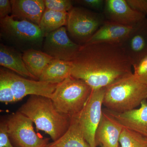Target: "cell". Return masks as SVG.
Returning a JSON list of instances; mask_svg holds the SVG:
<instances>
[{"instance_id":"1","label":"cell","mask_w":147,"mask_h":147,"mask_svg":"<svg viewBox=\"0 0 147 147\" xmlns=\"http://www.w3.org/2000/svg\"><path fill=\"white\" fill-rule=\"evenodd\" d=\"M72 63L71 76L84 81L92 90L106 88L133 73L131 61L118 44L82 45Z\"/></svg>"},{"instance_id":"2","label":"cell","mask_w":147,"mask_h":147,"mask_svg":"<svg viewBox=\"0 0 147 147\" xmlns=\"http://www.w3.org/2000/svg\"><path fill=\"white\" fill-rule=\"evenodd\" d=\"M18 111L32 121L39 130L57 141L65 134L70 126L71 118L59 112L51 98L31 95Z\"/></svg>"},{"instance_id":"3","label":"cell","mask_w":147,"mask_h":147,"mask_svg":"<svg viewBox=\"0 0 147 147\" xmlns=\"http://www.w3.org/2000/svg\"><path fill=\"white\" fill-rule=\"evenodd\" d=\"M147 99V85L133 74L105 88L103 105L108 110L123 113L136 109Z\"/></svg>"},{"instance_id":"4","label":"cell","mask_w":147,"mask_h":147,"mask_svg":"<svg viewBox=\"0 0 147 147\" xmlns=\"http://www.w3.org/2000/svg\"><path fill=\"white\" fill-rule=\"evenodd\" d=\"M1 38L17 50L42 48L45 35L39 26L26 20H16L12 15L0 19Z\"/></svg>"},{"instance_id":"5","label":"cell","mask_w":147,"mask_h":147,"mask_svg":"<svg viewBox=\"0 0 147 147\" xmlns=\"http://www.w3.org/2000/svg\"><path fill=\"white\" fill-rule=\"evenodd\" d=\"M92 90L84 81L70 76L58 84L51 99L59 112L72 118L81 112Z\"/></svg>"},{"instance_id":"6","label":"cell","mask_w":147,"mask_h":147,"mask_svg":"<svg viewBox=\"0 0 147 147\" xmlns=\"http://www.w3.org/2000/svg\"><path fill=\"white\" fill-rule=\"evenodd\" d=\"M106 21L102 13L73 7L69 11L66 29L69 36L78 45L86 44Z\"/></svg>"},{"instance_id":"7","label":"cell","mask_w":147,"mask_h":147,"mask_svg":"<svg viewBox=\"0 0 147 147\" xmlns=\"http://www.w3.org/2000/svg\"><path fill=\"white\" fill-rule=\"evenodd\" d=\"M105 88L92 90L81 112L76 116L79 127L90 147H96L95 134L102 113Z\"/></svg>"},{"instance_id":"8","label":"cell","mask_w":147,"mask_h":147,"mask_svg":"<svg viewBox=\"0 0 147 147\" xmlns=\"http://www.w3.org/2000/svg\"><path fill=\"white\" fill-rule=\"evenodd\" d=\"M6 121L9 138L17 147H47L49 144V139L36 134L32 121L18 111Z\"/></svg>"},{"instance_id":"9","label":"cell","mask_w":147,"mask_h":147,"mask_svg":"<svg viewBox=\"0 0 147 147\" xmlns=\"http://www.w3.org/2000/svg\"><path fill=\"white\" fill-rule=\"evenodd\" d=\"M2 73L10 84L15 102L28 95L40 96L51 98L58 84L30 80L18 74L1 68Z\"/></svg>"},{"instance_id":"10","label":"cell","mask_w":147,"mask_h":147,"mask_svg":"<svg viewBox=\"0 0 147 147\" xmlns=\"http://www.w3.org/2000/svg\"><path fill=\"white\" fill-rule=\"evenodd\" d=\"M81 47L70 38L63 26L45 36L42 48L54 59L72 61Z\"/></svg>"},{"instance_id":"11","label":"cell","mask_w":147,"mask_h":147,"mask_svg":"<svg viewBox=\"0 0 147 147\" xmlns=\"http://www.w3.org/2000/svg\"><path fill=\"white\" fill-rule=\"evenodd\" d=\"M102 13L106 20L129 26H133L146 18L132 9L126 0H105Z\"/></svg>"},{"instance_id":"12","label":"cell","mask_w":147,"mask_h":147,"mask_svg":"<svg viewBox=\"0 0 147 147\" xmlns=\"http://www.w3.org/2000/svg\"><path fill=\"white\" fill-rule=\"evenodd\" d=\"M132 67L147 55V18L134 26L126 40L122 44Z\"/></svg>"},{"instance_id":"13","label":"cell","mask_w":147,"mask_h":147,"mask_svg":"<svg viewBox=\"0 0 147 147\" xmlns=\"http://www.w3.org/2000/svg\"><path fill=\"white\" fill-rule=\"evenodd\" d=\"M103 111L123 127L133 130L147 137V101L141 103L140 107L118 113L105 109Z\"/></svg>"},{"instance_id":"14","label":"cell","mask_w":147,"mask_h":147,"mask_svg":"<svg viewBox=\"0 0 147 147\" xmlns=\"http://www.w3.org/2000/svg\"><path fill=\"white\" fill-rule=\"evenodd\" d=\"M135 26H124L106 20L86 44L108 43L121 45Z\"/></svg>"},{"instance_id":"15","label":"cell","mask_w":147,"mask_h":147,"mask_svg":"<svg viewBox=\"0 0 147 147\" xmlns=\"http://www.w3.org/2000/svg\"><path fill=\"white\" fill-rule=\"evenodd\" d=\"M123 128L102 110L101 120L96 132V146L119 147V141Z\"/></svg>"},{"instance_id":"16","label":"cell","mask_w":147,"mask_h":147,"mask_svg":"<svg viewBox=\"0 0 147 147\" xmlns=\"http://www.w3.org/2000/svg\"><path fill=\"white\" fill-rule=\"evenodd\" d=\"M11 15L38 26L45 9L44 0H11Z\"/></svg>"},{"instance_id":"17","label":"cell","mask_w":147,"mask_h":147,"mask_svg":"<svg viewBox=\"0 0 147 147\" xmlns=\"http://www.w3.org/2000/svg\"><path fill=\"white\" fill-rule=\"evenodd\" d=\"M0 65L19 76L36 80L27 69L20 52L14 47L1 43L0 44Z\"/></svg>"},{"instance_id":"18","label":"cell","mask_w":147,"mask_h":147,"mask_svg":"<svg viewBox=\"0 0 147 147\" xmlns=\"http://www.w3.org/2000/svg\"><path fill=\"white\" fill-rule=\"evenodd\" d=\"M72 61L54 59L42 71L38 81L58 84L71 76Z\"/></svg>"},{"instance_id":"19","label":"cell","mask_w":147,"mask_h":147,"mask_svg":"<svg viewBox=\"0 0 147 147\" xmlns=\"http://www.w3.org/2000/svg\"><path fill=\"white\" fill-rule=\"evenodd\" d=\"M22 56L28 71L37 80L46 66L54 59L43 51L33 49L24 51Z\"/></svg>"},{"instance_id":"20","label":"cell","mask_w":147,"mask_h":147,"mask_svg":"<svg viewBox=\"0 0 147 147\" xmlns=\"http://www.w3.org/2000/svg\"><path fill=\"white\" fill-rule=\"evenodd\" d=\"M47 147H90L84 138L76 117L71 118V123L65 134L57 141L49 143Z\"/></svg>"},{"instance_id":"21","label":"cell","mask_w":147,"mask_h":147,"mask_svg":"<svg viewBox=\"0 0 147 147\" xmlns=\"http://www.w3.org/2000/svg\"><path fill=\"white\" fill-rule=\"evenodd\" d=\"M68 12L55 11L45 8L39 26L44 35L66 25Z\"/></svg>"},{"instance_id":"22","label":"cell","mask_w":147,"mask_h":147,"mask_svg":"<svg viewBox=\"0 0 147 147\" xmlns=\"http://www.w3.org/2000/svg\"><path fill=\"white\" fill-rule=\"evenodd\" d=\"M119 142L121 147H147V137L123 127Z\"/></svg>"},{"instance_id":"23","label":"cell","mask_w":147,"mask_h":147,"mask_svg":"<svg viewBox=\"0 0 147 147\" xmlns=\"http://www.w3.org/2000/svg\"><path fill=\"white\" fill-rule=\"evenodd\" d=\"M0 101L7 104L15 102L13 91L5 76L0 72Z\"/></svg>"},{"instance_id":"24","label":"cell","mask_w":147,"mask_h":147,"mask_svg":"<svg viewBox=\"0 0 147 147\" xmlns=\"http://www.w3.org/2000/svg\"><path fill=\"white\" fill-rule=\"evenodd\" d=\"M45 8L55 11L68 12L72 7L70 0H44Z\"/></svg>"},{"instance_id":"25","label":"cell","mask_w":147,"mask_h":147,"mask_svg":"<svg viewBox=\"0 0 147 147\" xmlns=\"http://www.w3.org/2000/svg\"><path fill=\"white\" fill-rule=\"evenodd\" d=\"M78 4L96 12L102 13L104 9V0H78L74 1Z\"/></svg>"},{"instance_id":"26","label":"cell","mask_w":147,"mask_h":147,"mask_svg":"<svg viewBox=\"0 0 147 147\" xmlns=\"http://www.w3.org/2000/svg\"><path fill=\"white\" fill-rule=\"evenodd\" d=\"M0 147H14L11 142L6 121L0 123Z\"/></svg>"},{"instance_id":"27","label":"cell","mask_w":147,"mask_h":147,"mask_svg":"<svg viewBox=\"0 0 147 147\" xmlns=\"http://www.w3.org/2000/svg\"><path fill=\"white\" fill-rule=\"evenodd\" d=\"M133 74L138 79L142 78L147 74V55L133 66Z\"/></svg>"},{"instance_id":"28","label":"cell","mask_w":147,"mask_h":147,"mask_svg":"<svg viewBox=\"0 0 147 147\" xmlns=\"http://www.w3.org/2000/svg\"><path fill=\"white\" fill-rule=\"evenodd\" d=\"M132 9L147 16V0H126Z\"/></svg>"},{"instance_id":"29","label":"cell","mask_w":147,"mask_h":147,"mask_svg":"<svg viewBox=\"0 0 147 147\" xmlns=\"http://www.w3.org/2000/svg\"><path fill=\"white\" fill-rule=\"evenodd\" d=\"M12 13V6L11 1L0 0V19L9 16Z\"/></svg>"},{"instance_id":"30","label":"cell","mask_w":147,"mask_h":147,"mask_svg":"<svg viewBox=\"0 0 147 147\" xmlns=\"http://www.w3.org/2000/svg\"><path fill=\"white\" fill-rule=\"evenodd\" d=\"M139 79L142 83L147 85V74L146 75H145L144 76Z\"/></svg>"},{"instance_id":"31","label":"cell","mask_w":147,"mask_h":147,"mask_svg":"<svg viewBox=\"0 0 147 147\" xmlns=\"http://www.w3.org/2000/svg\"><path fill=\"white\" fill-rule=\"evenodd\" d=\"M100 147H103V146H100Z\"/></svg>"}]
</instances>
